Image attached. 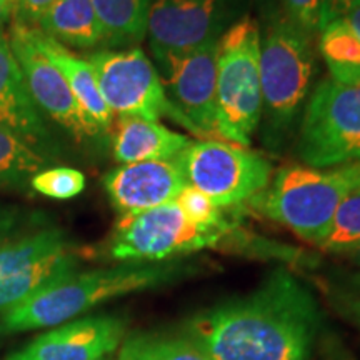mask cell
I'll use <instances>...</instances> for the list:
<instances>
[{
	"label": "cell",
	"instance_id": "25",
	"mask_svg": "<svg viewBox=\"0 0 360 360\" xmlns=\"http://www.w3.org/2000/svg\"><path fill=\"white\" fill-rule=\"evenodd\" d=\"M30 186L49 199L69 200L84 192L85 175L72 167H47L34 175Z\"/></svg>",
	"mask_w": 360,
	"mask_h": 360
},
{
	"label": "cell",
	"instance_id": "1",
	"mask_svg": "<svg viewBox=\"0 0 360 360\" xmlns=\"http://www.w3.org/2000/svg\"><path fill=\"white\" fill-rule=\"evenodd\" d=\"M321 309L307 285L274 270L249 295L204 310L184 327L212 360H309Z\"/></svg>",
	"mask_w": 360,
	"mask_h": 360
},
{
	"label": "cell",
	"instance_id": "9",
	"mask_svg": "<svg viewBox=\"0 0 360 360\" xmlns=\"http://www.w3.org/2000/svg\"><path fill=\"white\" fill-rule=\"evenodd\" d=\"M250 0H152L147 37L154 60L219 42L247 15Z\"/></svg>",
	"mask_w": 360,
	"mask_h": 360
},
{
	"label": "cell",
	"instance_id": "13",
	"mask_svg": "<svg viewBox=\"0 0 360 360\" xmlns=\"http://www.w3.org/2000/svg\"><path fill=\"white\" fill-rule=\"evenodd\" d=\"M8 44L19 64L30 97L37 109L53 122L64 127L77 141L96 139L102 132L80 109L77 98L60 70L40 51L34 27L8 22Z\"/></svg>",
	"mask_w": 360,
	"mask_h": 360
},
{
	"label": "cell",
	"instance_id": "15",
	"mask_svg": "<svg viewBox=\"0 0 360 360\" xmlns=\"http://www.w3.org/2000/svg\"><path fill=\"white\" fill-rule=\"evenodd\" d=\"M107 195L120 215L174 202L187 186L175 159L124 164L103 175Z\"/></svg>",
	"mask_w": 360,
	"mask_h": 360
},
{
	"label": "cell",
	"instance_id": "11",
	"mask_svg": "<svg viewBox=\"0 0 360 360\" xmlns=\"http://www.w3.org/2000/svg\"><path fill=\"white\" fill-rule=\"evenodd\" d=\"M85 58L96 72L101 96L112 114L157 122L165 115L180 125L154 62L148 60L141 49L98 51Z\"/></svg>",
	"mask_w": 360,
	"mask_h": 360
},
{
	"label": "cell",
	"instance_id": "28",
	"mask_svg": "<svg viewBox=\"0 0 360 360\" xmlns=\"http://www.w3.org/2000/svg\"><path fill=\"white\" fill-rule=\"evenodd\" d=\"M11 2V22L25 25H39L44 13L57 0H8Z\"/></svg>",
	"mask_w": 360,
	"mask_h": 360
},
{
	"label": "cell",
	"instance_id": "6",
	"mask_svg": "<svg viewBox=\"0 0 360 360\" xmlns=\"http://www.w3.org/2000/svg\"><path fill=\"white\" fill-rule=\"evenodd\" d=\"M295 155L314 169L360 160V87L332 77L319 82L299 122Z\"/></svg>",
	"mask_w": 360,
	"mask_h": 360
},
{
	"label": "cell",
	"instance_id": "34",
	"mask_svg": "<svg viewBox=\"0 0 360 360\" xmlns=\"http://www.w3.org/2000/svg\"><path fill=\"white\" fill-rule=\"evenodd\" d=\"M347 305L350 309V314H352V317L355 319V322L360 326V300H350Z\"/></svg>",
	"mask_w": 360,
	"mask_h": 360
},
{
	"label": "cell",
	"instance_id": "5",
	"mask_svg": "<svg viewBox=\"0 0 360 360\" xmlns=\"http://www.w3.org/2000/svg\"><path fill=\"white\" fill-rule=\"evenodd\" d=\"M260 27L245 15L219 40L217 120L224 142L249 147L262 117Z\"/></svg>",
	"mask_w": 360,
	"mask_h": 360
},
{
	"label": "cell",
	"instance_id": "14",
	"mask_svg": "<svg viewBox=\"0 0 360 360\" xmlns=\"http://www.w3.org/2000/svg\"><path fill=\"white\" fill-rule=\"evenodd\" d=\"M125 322L112 315L85 317L35 337L7 360H102L122 344Z\"/></svg>",
	"mask_w": 360,
	"mask_h": 360
},
{
	"label": "cell",
	"instance_id": "10",
	"mask_svg": "<svg viewBox=\"0 0 360 360\" xmlns=\"http://www.w3.org/2000/svg\"><path fill=\"white\" fill-rule=\"evenodd\" d=\"M77 255L60 229L0 242V310H11L75 272Z\"/></svg>",
	"mask_w": 360,
	"mask_h": 360
},
{
	"label": "cell",
	"instance_id": "35",
	"mask_svg": "<svg viewBox=\"0 0 360 360\" xmlns=\"http://www.w3.org/2000/svg\"><path fill=\"white\" fill-rule=\"evenodd\" d=\"M352 282H354L355 285H357L359 289H360V272H359V274H355V276L352 277Z\"/></svg>",
	"mask_w": 360,
	"mask_h": 360
},
{
	"label": "cell",
	"instance_id": "29",
	"mask_svg": "<svg viewBox=\"0 0 360 360\" xmlns=\"http://www.w3.org/2000/svg\"><path fill=\"white\" fill-rule=\"evenodd\" d=\"M360 0H322L321 2V29L332 20L342 19L345 13L357 7ZM319 29V30H321Z\"/></svg>",
	"mask_w": 360,
	"mask_h": 360
},
{
	"label": "cell",
	"instance_id": "33",
	"mask_svg": "<svg viewBox=\"0 0 360 360\" xmlns=\"http://www.w3.org/2000/svg\"><path fill=\"white\" fill-rule=\"evenodd\" d=\"M342 257L349 259L350 262L359 265V267H360V244L352 247V249H349L347 252H344V254H342Z\"/></svg>",
	"mask_w": 360,
	"mask_h": 360
},
{
	"label": "cell",
	"instance_id": "30",
	"mask_svg": "<svg viewBox=\"0 0 360 360\" xmlns=\"http://www.w3.org/2000/svg\"><path fill=\"white\" fill-rule=\"evenodd\" d=\"M17 225V215L11 209L0 207V242H6Z\"/></svg>",
	"mask_w": 360,
	"mask_h": 360
},
{
	"label": "cell",
	"instance_id": "3",
	"mask_svg": "<svg viewBox=\"0 0 360 360\" xmlns=\"http://www.w3.org/2000/svg\"><path fill=\"white\" fill-rule=\"evenodd\" d=\"M315 74L312 35L285 13H276L260 34V134L270 150H281L294 135L309 101Z\"/></svg>",
	"mask_w": 360,
	"mask_h": 360
},
{
	"label": "cell",
	"instance_id": "21",
	"mask_svg": "<svg viewBox=\"0 0 360 360\" xmlns=\"http://www.w3.org/2000/svg\"><path fill=\"white\" fill-rule=\"evenodd\" d=\"M319 51L332 79L360 87V39L344 19L332 20L319 30Z\"/></svg>",
	"mask_w": 360,
	"mask_h": 360
},
{
	"label": "cell",
	"instance_id": "8",
	"mask_svg": "<svg viewBox=\"0 0 360 360\" xmlns=\"http://www.w3.org/2000/svg\"><path fill=\"white\" fill-rule=\"evenodd\" d=\"M175 162L187 186L205 193L220 209L249 202L272 177V164L264 155L224 141H192Z\"/></svg>",
	"mask_w": 360,
	"mask_h": 360
},
{
	"label": "cell",
	"instance_id": "20",
	"mask_svg": "<svg viewBox=\"0 0 360 360\" xmlns=\"http://www.w3.org/2000/svg\"><path fill=\"white\" fill-rule=\"evenodd\" d=\"M107 47L137 45L147 34L152 0H92Z\"/></svg>",
	"mask_w": 360,
	"mask_h": 360
},
{
	"label": "cell",
	"instance_id": "12",
	"mask_svg": "<svg viewBox=\"0 0 360 360\" xmlns=\"http://www.w3.org/2000/svg\"><path fill=\"white\" fill-rule=\"evenodd\" d=\"M217 53L219 42H210L154 64L180 125L200 141H222L217 120Z\"/></svg>",
	"mask_w": 360,
	"mask_h": 360
},
{
	"label": "cell",
	"instance_id": "26",
	"mask_svg": "<svg viewBox=\"0 0 360 360\" xmlns=\"http://www.w3.org/2000/svg\"><path fill=\"white\" fill-rule=\"evenodd\" d=\"M175 205L182 210V214L199 227H232L236 225L232 220L225 217L224 210L214 204L205 193L197 191L195 187L186 186L175 197Z\"/></svg>",
	"mask_w": 360,
	"mask_h": 360
},
{
	"label": "cell",
	"instance_id": "17",
	"mask_svg": "<svg viewBox=\"0 0 360 360\" xmlns=\"http://www.w3.org/2000/svg\"><path fill=\"white\" fill-rule=\"evenodd\" d=\"M192 143L188 135L174 132L157 120L119 117L114 137V157L120 164L172 160Z\"/></svg>",
	"mask_w": 360,
	"mask_h": 360
},
{
	"label": "cell",
	"instance_id": "19",
	"mask_svg": "<svg viewBox=\"0 0 360 360\" xmlns=\"http://www.w3.org/2000/svg\"><path fill=\"white\" fill-rule=\"evenodd\" d=\"M37 27L65 47L94 49L105 45V34L92 0H57L44 13Z\"/></svg>",
	"mask_w": 360,
	"mask_h": 360
},
{
	"label": "cell",
	"instance_id": "23",
	"mask_svg": "<svg viewBox=\"0 0 360 360\" xmlns=\"http://www.w3.org/2000/svg\"><path fill=\"white\" fill-rule=\"evenodd\" d=\"M47 167V157L0 125V187H25L35 174Z\"/></svg>",
	"mask_w": 360,
	"mask_h": 360
},
{
	"label": "cell",
	"instance_id": "22",
	"mask_svg": "<svg viewBox=\"0 0 360 360\" xmlns=\"http://www.w3.org/2000/svg\"><path fill=\"white\" fill-rule=\"evenodd\" d=\"M119 360H212L187 335L134 334L120 345Z\"/></svg>",
	"mask_w": 360,
	"mask_h": 360
},
{
	"label": "cell",
	"instance_id": "2",
	"mask_svg": "<svg viewBox=\"0 0 360 360\" xmlns=\"http://www.w3.org/2000/svg\"><path fill=\"white\" fill-rule=\"evenodd\" d=\"M182 274L186 267L179 262H125L117 267L74 272L7 310L0 321V334L57 327L107 300L154 289Z\"/></svg>",
	"mask_w": 360,
	"mask_h": 360
},
{
	"label": "cell",
	"instance_id": "32",
	"mask_svg": "<svg viewBox=\"0 0 360 360\" xmlns=\"http://www.w3.org/2000/svg\"><path fill=\"white\" fill-rule=\"evenodd\" d=\"M11 22V2L8 0H0V32L4 25Z\"/></svg>",
	"mask_w": 360,
	"mask_h": 360
},
{
	"label": "cell",
	"instance_id": "31",
	"mask_svg": "<svg viewBox=\"0 0 360 360\" xmlns=\"http://www.w3.org/2000/svg\"><path fill=\"white\" fill-rule=\"evenodd\" d=\"M342 19L345 20V24L350 27V30L360 39V4L357 7H354L350 12L345 13Z\"/></svg>",
	"mask_w": 360,
	"mask_h": 360
},
{
	"label": "cell",
	"instance_id": "7",
	"mask_svg": "<svg viewBox=\"0 0 360 360\" xmlns=\"http://www.w3.org/2000/svg\"><path fill=\"white\" fill-rule=\"evenodd\" d=\"M233 227H199L175 202L120 215L110 240V257L122 262H165L184 254L217 247Z\"/></svg>",
	"mask_w": 360,
	"mask_h": 360
},
{
	"label": "cell",
	"instance_id": "16",
	"mask_svg": "<svg viewBox=\"0 0 360 360\" xmlns=\"http://www.w3.org/2000/svg\"><path fill=\"white\" fill-rule=\"evenodd\" d=\"M0 125L47 159L56 150L42 112L30 97L7 34L4 32H0Z\"/></svg>",
	"mask_w": 360,
	"mask_h": 360
},
{
	"label": "cell",
	"instance_id": "4",
	"mask_svg": "<svg viewBox=\"0 0 360 360\" xmlns=\"http://www.w3.org/2000/svg\"><path fill=\"white\" fill-rule=\"evenodd\" d=\"M359 191L360 160L334 169L290 165L278 170L249 205L319 247L342 202Z\"/></svg>",
	"mask_w": 360,
	"mask_h": 360
},
{
	"label": "cell",
	"instance_id": "24",
	"mask_svg": "<svg viewBox=\"0 0 360 360\" xmlns=\"http://www.w3.org/2000/svg\"><path fill=\"white\" fill-rule=\"evenodd\" d=\"M360 244V191L342 202L332 219L328 233L319 245L322 250L342 255Z\"/></svg>",
	"mask_w": 360,
	"mask_h": 360
},
{
	"label": "cell",
	"instance_id": "18",
	"mask_svg": "<svg viewBox=\"0 0 360 360\" xmlns=\"http://www.w3.org/2000/svg\"><path fill=\"white\" fill-rule=\"evenodd\" d=\"M34 34L40 51L64 75L72 94L77 98L80 109L89 117L90 122L96 125L102 134L109 132L112 122H114V114L103 102L101 90H98L96 72L87 62V58L75 56L65 45L58 44L51 35L42 32L37 25L34 27Z\"/></svg>",
	"mask_w": 360,
	"mask_h": 360
},
{
	"label": "cell",
	"instance_id": "27",
	"mask_svg": "<svg viewBox=\"0 0 360 360\" xmlns=\"http://www.w3.org/2000/svg\"><path fill=\"white\" fill-rule=\"evenodd\" d=\"M283 13L297 27L314 35L321 29V2L322 0H282Z\"/></svg>",
	"mask_w": 360,
	"mask_h": 360
}]
</instances>
